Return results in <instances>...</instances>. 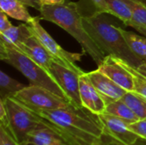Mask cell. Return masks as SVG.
<instances>
[{"label":"cell","mask_w":146,"mask_h":145,"mask_svg":"<svg viewBox=\"0 0 146 145\" xmlns=\"http://www.w3.org/2000/svg\"><path fill=\"white\" fill-rule=\"evenodd\" d=\"M33 35L31 26L25 22L18 26H12L5 32H0V42L19 50L23 44Z\"/></svg>","instance_id":"9a60e30c"},{"label":"cell","mask_w":146,"mask_h":145,"mask_svg":"<svg viewBox=\"0 0 146 145\" xmlns=\"http://www.w3.org/2000/svg\"><path fill=\"white\" fill-rule=\"evenodd\" d=\"M41 16H34L28 22L31 26L33 36H35L38 41L44 46V48L50 52V54L55 58L56 62L68 69L79 73L83 74L85 72L76 64V62L80 61L83 53H73L65 50L62 48L56 41L47 32V31L40 24Z\"/></svg>","instance_id":"8992f818"},{"label":"cell","mask_w":146,"mask_h":145,"mask_svg":"<svg viewBox=\"0 0 146 145\" xmlns=\"http://www.w3.org/2000/svg\"><path fill=\"white\" fill-rule=\"evenodd\" d=\"M133 77L135 80V89L133 92H135L136 94H138L139 96H140L141 97H143L146 100V85L139 78L135 76Z\"/></svg>","instance_id":"4316f807"},{"label":"cell","mask_w":146,"mask_h":145,"mask_svg":"<svg viewBox=\"0 0 146 145\" xmlns=\"http://www.w3.org/2000/svg\"><path fill=\"white\" fill-rule=\"evenodd\" d=\"M73 145H99L104 135L98 115L72 103L54 110L37 113Z\"/></svg>","instance_id":"6da1fadb"},{"label":"cell","mask_w":146,"mask_h":145,"mask_svg":"<svg viewBox=\"0 0 146 145\" xmlns=\"http://www.w3.org/2000/svg\"><path fill=\"white\" fill-rule=\"evenodd\" d=\"M0 59L20 71L29 80L30 85L44 87L68 101L51 73L46 71L26 54L0 42Z\"/></svg>","instance_id":"277c9868"},{"label":"cell","mask_w":146,"mask_h":145,"mask_svg":"<svg viewBox=\"0 0 146 145\" xmlns=\"http://www.w3.org/2000/svg\"><path fill=\"white\" fill-rule=\"evenodd\" d=\"M129 128L139 137L146 140V120H139L129 124Z\"/></svg>","instance_id":"484cf974"},{"label":"cell","mask_w":146,"mask_h":145,"mask_svg":"<svg viewBox=\"0 0 146 145\" xmlns=\"http://www.w3.org/2000/svg\"><path fill=\"white\" fill-rule=\"evenodd\" d=\"M50 71L65 92L68 101L77 107H83L80 97V74L68 69L56 62H54L51 64Z\"/></svg>","instance_id":"ba28073f"},{"label":"cell","mask_w":146,"mask_h":145,"mask_svg":"<svg viewBox=\"0 0 146 145\" xmlns=\"http://www.w3.org/2000/svg\"><path fill=\"white\" fill-rule=\"evenodd\" d=\"M116 58V61L121 65V66H123L126 69H127L132 74H133V76H135V77H137V78H139L141 81H143L145 84L146 85V63L145 62H144L143 64H141L139 68H133V67H132L130 64H128L127 62H125V61H123V60H121V59H120V58H117V57H115Z\"/></svg>","instance_id":"cb8c5ba5"},{"label":"cell","mask_w":146,"mask_h":145,"mask_svg":"<svg viewBox=\"0 0 146 145\" xmlns=\"http://www.w3.org/2000/svg\"><path fill=\"white\" fill-rule=\"evenodd\" d=\"M21 3H24L25 5H27V7H32L36 9L37 10H39L41 8V4L38 3V0H18Z\"/></svg>","instance_id":"f1b7e54d"},{"label":"cell","mask_w":146,"mask_h":145,"mask_svg":"<svg viewBox=\"0 0 146 145\" xmlns=\"http://www.w3.org/2000/svg\"><path fill=\"white\" fill-rule=\"evenodd\" d=\"M3 101L8 118L6 126L19 144L25 142L28 134L50 124L36 112L33 111L15 97H8Z\"/></svg>","instance_id":"5b68a950"},{"label":"cell","mask_w":146,"mask_h":145,"mask_svg":"<svg viewBox=\"0 0 146 145\" xmlns=\"http://www.w3.org/2000/svg\"><path fill=\"white\" fill-rule=\"evenodd\" d=\"M133 11V23L146 27V7L134 0H124ZM129 22V23H131ZM128 23V24H129ZM128 26V25H127Z\"/></svg>","instance_id":"603a6c76"},{"label":"cell","mask_w":146,"mask_h":145,"mask_svg":"<svg viewBox=\"0 0 146 145\" xmlns=\"http://www.w3.org/2000/svg\"><path fill=\"white\" fill-rule=\"evenodd\" d=\"M145 63H146V61H145Z\"/></svg>","instance_id":"d590c367"},{"label":"cell","mask_w":146,"mask_h":145,"mask_svg":"<svg viewBox=\"0 0 146 145\" xmlns=\"http://www.w3.org/2000/svg\"><path fill=\"white\" fill-rule=\"evenodd\" d=\"M26 85L14 79L3 71H0V99L14 97Z\"/></svg>","instance_id":"44dd1931"},{"label":"cell","mask_w":146,"mask_h":145,"mask_svg":"<svg viewBox=\"0 0 146 145\" xmlns=\"http://www.w3.org/2000/svg\"><path fill=\"white\" fill-rule=\"evenodd\" d=\"M19 50L26 54L36 63L50 73V66L56 62V60L35 36L33 35L30 37Z\"/></svg>","instance_id":"4fadbf2b"},{"label":"cell","mask_w":146,"mask_h":145,"mask_svg":"<svg viewBox=\"0 0 146 145\" xmlns=\"http://www.w3.org/2000/svg\"><path fill=\"white\" fill-rule=\"evenodd\" d=\"M76 4L79 13L83 18L94 17L101 14H109L106 0H79L76 2Z\"/></svg>","instance_id":"e0dca14e"},{"label":"cell","mask_w":146,"mask_h":145,"mask_svg":"<svg viewBox=\"0 0 146 145\" xmlns=\"http://www.w3.org/2000/svg\"><path fill=\"white\" fill-rule=\"evenodd\" d=\"M0 145H20L9 130L0 124Z\"/></svg>","instance_id":"d4e9b609"},{"label":"cell","mask_w":146,"mask_h":145,"mask_svg":"<svg viewBox=\"0 0 146 145\" xmlns=\"http://www.w3.org/2000/svg\"><path fill=\"white\" fill-rule=\"evenodd\" d=\"M38 11L41 19L52 22L68 32L98 65L103 62L106 55L86 30L76 3L66 0L62 3L42 5Z\"/></svg>","instance_id":"7a4b0ae2"},{"label":"cell","mask_w":146,"mask_h":145,"mask_svg":"<svg viewBox=\"0 0 146 145\" xmlns=\"http://www.w3.org/2000/svg\"><path fill=\"white\" fill-rule=\"evenodd\" d=\"M104 113L116 116L129 124L139 121V118L132 110V109L121 99L107 104Z\"/></svg>","instance_id":"ac0fdd59"},{"label":"cell","mask_w":146,"mask_h":145,"mask_svg":"<svg viewBox=\"0 0 146 145\" xmlns=\"http://www.w3.org/2000/svg\"><path fill=\"white\" fill-rule=\"evenodd\" d=\"M20 145H34V144H27V143H24V144H21Z\"/></svg>","instance_id":"e575fe53"},{"label":"cell","mask_w":146,"mask_h":145,"mask_svg":"<svg viewBox=\"0 0 146 145\" xmlns=\"http://www.w3.org/2000/svg\"><path fill=\"white\" fill-rule=\"evenodd\" d=\"M86 74L92 84L104 100L106 105L121 99L127 92L98 69L86 73Z\"/></svg>","instance_id":"8fae6325"},{"label":"cell","mask_w":146,"mask_h":145,"mask_svg":"<svg viewBox=\"0 0 146 145\" xmlns=\"http://www.w3.org/2000/svg\"><path fill=\"white\" fill-rule=\"evenodd\" d=\"M13 25L8 19V15L3 12L0 11V32H3L9 28H10Z\"/></svg>","instance_id":"83f0119b"},{"label":"cell","mask_w":146,"mask_h":145,"mask_svg":"<svg viewBox=\"0 0 146 145\" xmlns=\"http://www.w3.org/2000/svg\"><path fill=\"white\" fill-rule=\"evenodd\" d=\"M119 31L124 37L130 50L140 59L146 61V37L140 36L137 33L127 31L121 26H118Z\"/></svg>","instance_id":"d6986e66"},{"label":"cell","mask_w":146,"mask_h":145,"mask_svg":"<svg viewBox=\"0 0 146 145\" xmlns=\"http://www.w3.org/2000/svg\"><path fill=\"white\" fill-rule=\"evenodd\" d=\"M98 117L104 126V134L118 143L123 145H131L139 138L129 128V123L127 121L106 113L99 115Z\"/></svg>","instance_id":"9c48e42d"},{"label":"cell","mask_w":146,"mask_h":145,"mask_svg":"<svg viewBox=\"0 0 146 145\" xmlns=\"http://www.w3.org/2000/svg\"><path fill=\"white\" fill-rule=\"evenodd\" d=\"M0 9L8 16L28 23L33 16L27 9V5L18 0H0Z\"/></svg>","instance_id":"2e32d148"},{"label":"cell","mask_w":146,"mask_h":145,"mask_svg":"<svg viewBox=\"0 0 146 145\" xmlns=\"http://www.w3.org/2000/svg\"><path fill=\"white\" fill-rule=\"evenodd\" d=\"M98 69L127 91H134V77L116 61V58L114 56L107 55L103 62L98 65Z\"/></svg>","instance_id":"30bf717a"},{"label":"cell","mask_w":146,"mask_h":145,"mask_svg":"<svg viewBox=\"0 0 146 145\" xmlns=\"http://www.w3.org/2000/svg\"><path fill=\"white\" fill-rule=\"evenodd\" d=\"M80 97L82 106L99 115L105 112L106 103L87 77L86 73L80 76Z\"/></svg>","instance_id":"7c38bea8"},{"label":"cell","mask_w":146,"mask_h":145,"mask_svg":"<svg viewBox=\"0 0 146 145\" xmlns=\"http://www.w3.org/2000/svg\"><path fill=\"white\" fill-rule=\"evenodd\" d=\"M136 114L139 120H146V100L135 92L127 91L121 98Z\"/></svg>","instance_id":"7402d4cb"},{"label":"cell","mask_w":146,"mask_h":145,"mask_svg":"<svg viewBox=\"0 0 146 145\" xmlns=\"http://www.w3.org/2000/svg\"><path fill=\"white\" fill-rule=\"evenodd\" d=\"M99 145H122L121 144L118 143L117 141H115V139H113L112 138H110V136L104 134V138H103V141Z\"/></svg>","instance_id":"f546056e"},{"label":"cell","mask_w":146,"mask_h":145,"mask_svg":"<svg viewBox=\"0 0 146 145\" xmlns=\"http://www.w3.org/2000/svg\"><path fill=\"white\" fill-rule=\"evenodd\" d=\"M109 14L121 20L126 26L133 21V11L124 0H106Z\"/></svg>","instance_id":"ffe728a7"},{"label":"cell","mask_w":146,"mask_h":145,"mask_svg":"<svg viewBox=\"0 0 146 145\" xmlns=\"http://www.w3.org/2000/svg\"><path fill=\"white\" fill-rule=\"evenodd\" d=\"M134 1H137V2H139V3H141L143 5H145L146 7V0H134Z\"/></svg>","instance_id":"836d02e7"},{"label":"cell","mask_w":146,"mask_h":145,"mask_svg":"<svg viewBox=\"0 0 146 145\" xmlns=\"http://www.w3.org/2000/svg\"><path fill=\"white\" fill-rule=\"evenodd\" d=\"M131 145H146V140L139 137L134 144H133Z\"/></svg>","instance_id":"d6a6232c"},{"label":"cell","mask_w":146,"mask_h":145,"mask_svg":"<svg viewBox=\"0 0 146 145\" xmlns=\"http://www.w3.org/2000/svg\"><path fill=\"white\" fill-rule=\"evenodd\" d=\"M128 26L133 27V28L136 29L139 33H141L142 35H144V36H145L146 37V27H144V26H140V25H138V24H135V23H133V22L129 23Z\"/></svg>","instance_id":"1f68e13d"},{"label":"cell","mask_w":146,"mask_h":145,"mask_svg":"<svg viewBox=\"0 0 146 145\" xmlns=\"http://www.w3.org/2000/svg\"><path fill=\"white\" fill-rule=\"evenodd\" d=\"M107 15L109 14L83 18L86 30L106 56H114L127 62L133 68H139L145 61L138 57L130 50L119 31L118 26H115Z\"/></svg>","instance_id":"3957f363"},{"label":"cell","mask_w":146,"mask_h":145,"mask_svg":"<svg viewBox=\"0 0 146 145\" xmlns=\"http://www.w3.org/2000/svg\"><path fill=\"white\" fill-rule=\"evenodd\" d=\"M24 143L34 145H73L51 125L31 132Z\"/></svg>","instance_id":"5bb4252c"},{"label":"cell","mask_w":146,"mask_h":145,"mask_svg":"<svg viewBox=\"0 0 146 145\" xmlns=\"http://www.w3.org/2000/svg\"><path fill=\"white\" fill-rule=\"evenodd\" d=\"M14 97L36 113L65 108L71 103L44 87L32 85L26 86Z\"/></svg>","instance_id":"52a82bcc"},{"label":"cell","mask_w":146,"mask_h":145,"mask_svg":"<svg viewBox=\"0 0 146 145\" xmlns=\"http://www.w3.org/2000/svg\"><path fill=\"white\" fill-rule=\"evenodd\" d=\"M38 3L42 5H52V4H57L64 3L66 0H38Z\"/></svg>","instance_id":"4dcf8cb0"}]
</instances>
